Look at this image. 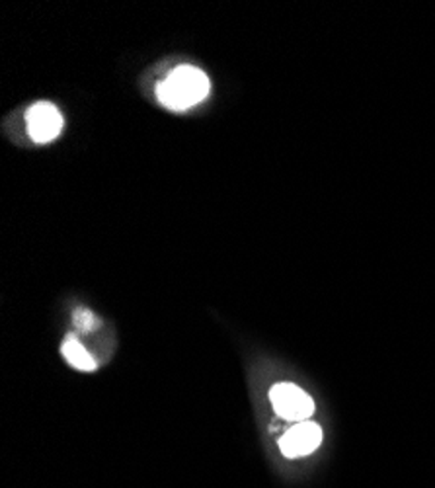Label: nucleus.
I'll use <instances>...</instances> for the list:
<instances>
[{"label": "nucleus", "mask_w": 435, "mask_h": 488, "mask_svg": "<svg viewBox=\"0 0 435 488\" xmlns=\"http://www.w3.org/2000/svg\"><path fill=\"white\" fill-rule=\"evenodd\" d=\"M209 94V78L203 71L181 65L157 87L159 100L171 109H188L205 100Z\"/></svg>", "instance_id": "obj_1"}, {"label": "nucleus", "mask_w": 435, "mask_h": 488, "mask_svg": "<svg viewBox=\"0 0 435 488\" xmlns=\"http://www.w3.org/2000/svg\"><path fill=\"white\" fill-rule=\"evenodd\" d=\"M275 412L291 422H305L315 412V402L293 383H279L270 393Z\"/></svg>", "instance_id": "obj_2"}, {"label": "nucleus", "mask_w": 435, "mask_h": 488, "mask_svg": "<svg viewBox=\"0 0 435 488\" xmlns=\"http://www.w3.org/2000/svg\"><path fill=\"white\" fill-rule=\"evenodd\" d=\"M26 123L36 143H49L59 137L63 130V116L51 102H37L27 109Z\"/></svg>", "instance_id": "obj_3"}, {"label": "nucleus", "mask_w": 435, "mask_h": 488, "mask_svg": "<svg viewBox=\"0 0 435 488\" xmlns=\"http://www.w3.org/2000/svg\"><path fill=\"white\" fill-rule=\"evenodd\" d=\"M322 441V430L315 422H299L279 440V450L285 457H303L313 453Z\"/></svg>", "instance_id": "obj_4"}, {"label": "nucleus", "mask_w": 435, "mask_h": 488, "mask_svg": "<svg viewBox=\"0 0 435 488\" xmlns=\"http://www.w3.org/2000/svg\"><path fill=\"white\" fill-rule=\"evenodd\" d=\"M63 356L75 369H80V371H94L96 369L94 358L87 350H84V346L75 337H68L65 340Z\"/></svg>", "instance_id": "obj_5"}, {"label": "nucleus", "mask_w": 435, "mask_h": 488, "mask_svg": "<svg viewBox=\"0 0 435 488\" xmlns=\"http://www.w3.org/2000/svg\"><path fill=\"white\" fill-rule=\"evenodd\" d=\"M73 323H75V327L78 330L90 332L98 325V320H96V317H94L92 311H88V309H77L75 315H73Z\"/></svg>", "instance_id": "obj_6"}]
</instances>
